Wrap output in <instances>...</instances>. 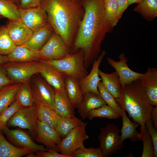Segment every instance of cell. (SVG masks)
<instances>
[{
	"label": "cell",
	"instance_id": "obj_1",
	"mask_svg": "<svg viewBox=\"0 0 157 157\" xmlns=\"http://www.w3.org/2000/svg\"><path fill=\"white\" fill-rule=\"evenodd\" d=\"M80 1L84 14L70 51L71 53L79 49L84 51V66L87 68L101 53V43L113 28L105 16L104 0Z\"/></svg>",
	"mask_w": 157,
	"mask_h": 157
},
{
	"label": "cell",
	"instance_id": "obj_2",
	"mask_svg": "<svg viewBox=\"0 0 157 157\" xmlns=\"http://www.w3.org/2000/svg\"><path fill=\"white\" fill-rule=\"evenodd\" d=\"M40 6L49 23L70 50L84 14L80 0H42Z\"/></svg>",
	"mask_w": 157,
	"mask_h": 157
},
{
	"label": "cell",
	"instance_id": "obj_3",
	"mask_svg": "<svg viewBox=\"0 0 157 157\" xmlns=\"http://www.w3.org/2000/svg\"><path fill=\"white\" fill-rule=\"evenodd\" d=\"M122 109L127 111L133 121L140 126V135L146 128L145 123L151 118L153 106L148 100L145 90L140 80L121 88V96L116 101Z\"/></svg>",
	"mask_w": 157,
	"mask_h": 157
},
{
	"label": "cell",
	"instance_id": "obj_4",
	"mask_svg": "<svg viewBox=\"0 0 157 157\" xmlns=\"http://www.w3.org/2000/svg\"><path fill=\"white\" fill-rule=\"evenodd\" d=\"M40 60L49 65L66 76L80 81L88 74L84 66V51L79 49L62 58Z\"/></svg>",
	"mask_w": 157,
	"mask_h": 157
},
{
	"label": "cell",
	"instance_id": "obj_5",
	"mask_svg": "<svg viewBox=\"0 0 157 157\" xmlns=\"http://www.w3.org/2000/svg\"><path fill=\"white\" fill-rule=\"evenodd\" d=\"M42 65L40 60L28 62H10L2 65L14 83L30 81L34 75L40 74Z\"/></svg>",
	"mask_w": 157,
	"mask_h": 157
},
{
	"label": "cell",
	"instance_id": "obj_6",
	"mask_svg": "<svg viewBox=\"0 0 157 157\" xmlns=\"http://www.w3.org/2000/svg\"><path fill=\"white\" fill-rule=\"evenodd\" d=\"M100 133L98 138L100 143L99 148L104 157H108L122 150L123 142L121 140L118 127L113 124L108 123L100 129Z\"/></svg>",
	"mask_w": 157,
	"mask_h": 157
},
{
	"label": "cell",
	"instance_id": "obj_7",
	"mask_svg": "<svg viewBox=\"0 0 157 157\" xmlns=\"http://www.w3.org/2000/svg\"><path fill=\"white\" fill-rule=\"evenodd\" d=\"M38 120L34 104L29 107H20L8 121L7 126L28 129L33 139H35Z\"/></svg>",
	"mask_w": 157,
	"mask_h": 157
},
{
	"label": "cell",
	"instance_id": "obj_8",
	"mask_svg": "<svg viewBox=\"0 0 157 157\" xmlns=\"http://www.w3.org/2000/svg\"><path fill=\"white\" fill-rule=\"evenodd\" d=\"M39 74L31 78L30 85L34 103L55 110V91Z\"/></svg>",
	"mask_w": 157,
	"mask_h": 157
},
{
	"label": "cell",
	"instance_id": "obj_9",
	"mask_svg": "<svg viewBox=\"0 0 157 157\" xmlns=\"http://www.w3.org/2000/svg\"><path fill=\"white\" fill-rule=\"evenodd\" d=\"M87 124L84 123L70 131L58 144L57 151L71 157V155L76 150L85 147L84 142L89 138L85 131Z\"/></svg>",
	"mask_w": 157,
	"mask_h": 157
},
{
	"label": "cell",
	"instance_id": "obj_10",
	"mask_svg": "<svg viewBox=\"0 0 157 157\" xmlns=\"http://www.w3.org/2000/svg\"><path fill=\"white\" fill-rule=\"evenodd\" d=\"M71 53L61 37L53 31L40 50V60L61 59Z\"/></svg>",
	"mask_w": 157,
	"mask_h": 157
},
{
	"label": "cell",
	"instance_id": "obj_11",
	"mask_svg": "<svg viewBox=\"0 0 157 157\" xmlns=\"http://www.w3.org/2000/svg\"><path fill=\"white\" fill-rule=\"evenodd\" d=\"M1 131L5 135L8 142L17 147L32 149L35 153L48 150L43 145L35 143L28 133L22 129H10L6 126Z\"/></svg>",
	"mask_w": 157,
	"mask_h": 157
},
{
	"label": "cell",
	"instance_id": "obj_12",
	"mask_svg": "<svg viewBox=\"0 0 157 157\" xmlns=\"http://www.w3.org/2000/svg\"><path fill=\"white\" fill-rule=\"evenodd\" d=\"M19 10L21 20L33 32L49 24L47 13L40 6L25 9L19 8Z\"/></svg>",
	"mask_w": 157,
	"mask_h": 157
},
{
	"label": "cell",
	"instance_id": "obj_13",
	"mask_svg": "<svg viewBox=\"0 0 157 157\" xmlns=\"http://www.w3.org/2000/svg\"><path fill=\"white\" fill-rule=\"evenodd\" d=\"M119 58V60L116 61L112 58H106L108 63L114 68L117 74L121 88L124 85L135 81L140 80L142 74L135 72L129 67L127 62L128 61L124 53H120Z\"/></svg>",
	"mask_w": 157,
	"mask_h": 157
},
{
	"label": "cell",
	"instance_id": "obj_14",
	"mask_svg": "<svg viewBox=\"0 0 157 157\" xmlns=\"http://www.w3.org/2000/svg\"><path fill=\"white\" fill-rule=\"evenodd\" d=\"M35 140L44 145L47 149L57 151V145L62 138L55 129L38 120Z\"/></svg>",
	"mask_w": 157,
	"mask_h": 157
},
{
	"label": "cell",
	"instance_id": "obj_15",
	"mask_svg": "<svg viewBox=\"0 0 157 157\" xmlns=\"http://www.w3.org/2000/svg\"><path fill=\"white\" fill-rule=\"evenodd\" d=\"M106 54L103 50L92 63V67L89 74L83 79L79 81L83 95L90 92L100 96L98 85L101 79L99 77V67Z\"/></svg>",
	"mask_w": 157,
	"mask_h": 157
},
{
	"label": "cell",
	"instance_id": "obj_16",
	"mask_svg": "<svg viewBox=\"0 0 157 157\" xmlns=\"http://www.w3.org/2000/svg\"><path fill=\"white\" fill-rule=\"evenodd\" d=\"M42 61V65L40 73V75L52 87L55 91L59 93H66L65 88L66 75Z\"/></svg>",
	"mask_w": 157,
	"mask_h": 157
},
{
	"label": "cell",
	"instance_id": "obj_17",
	"mask_svg": "<svg viewBox=\"0 0 157 157\" xmlns=\"http://www.w3.org/2000/svg\"><path fill=\"white\" fill-rule=\"evenodd\" d=\"M5 26L10 37L17 46L25 44L30 38L33 32L21 19L9 20Z\"/></svg>",
	"mask_w": 157,
	"mask_h": 157
},
{
	"label": "cell",
	"instance_id": "obj_18",
	"mask_svg": "<svg viewBox=\"0 0 157 157\" xmlns=\"http://www.w3.org/2000/svg\"><path fill=\"white\" fill-rule=\"evenodd\" d=\"M145 90L149 103L157 106V69L149 67L140 79Z\"/></svg>",
	"mask_w": 157,
	"mask_h": 157
},
{
	"label": "cell",
	"instance_id": "obj_19",
	"mask_svg": "<svg viewBox=\"0 0 157 157\" xmlns=\"http://www.w3.org/2000/svg\"><path fill=\"white\" fill-rule=\"evenodd\" d=\"M107 104L100 96L92 92H88L83 95L82 99L78 107V112L83 119L88 118L91 110Z\"/></svg>",
	"mask_w": 157,
	"mask_h": 157
},
{
	"label": "cell",
	"instance_id": "obj_20",
	"mask_svg": "<svg viewBox=\"0 0 157 157\" xmlns=\"http://www.w3.org/2000/svg\"><path fill=\"white\" fill-rule=\"evenodd\" d=\"M7 56L10 62H28L41 59L40 50H33L23 45L17 46Z\"/></svg>",
	"mask_w": 157,
	"mask_h": 157
},
{
	"label": "cell",
	"instance_id": "obj_21",
	"mask_svg": "<svg viewBox=\"0 0 157 157\" xmlns=\"http://www.w3.org/2000/svg\"><path fill=\"white\" fill-rule=\"evenodd\" d=\"M53 31V27L49 23L33 32L28 41L22 45L33 50L40 51L48 39Z\"/></svg>",
	"mask_w": 157,
	"mask_h": 157
},
{
	"label": "cell",
	"instance_id": "obj_22",
	"mask_svg": "<svg viewBox=\"0 0 157 157\" xmlns=\"http://www.w3.org/2000/svg\"><path fill=\"white\" fill-rule=\"evenodd\" d=\"M99 74L101 77V82L103 86L116 101L118 100L121 96V86L119 76L116 72L108 74L99 69Z\"/></svg>",
	"mask_w": 157,
	"mask_h": 157
},
{
	"label": "cell",
	"instance_id": "obj_23",
	"mask_svg": "<svg viewBox=\"0 0 157 157\" xmlns=\"http://www.w3.org/2000/svg\"><path fill=\"white\" fill-rule=\"evenodd\" d=\"M121 114L122 120V126L120 136L121 140L123 142L125 140L129 138L133 142L141 141L140 133L136 130L137 128L139 125L131 121L128 118L124 110L122 109Z\"/></svg>",
	"mask_w": 157,
	"mask_h": 157
},
{
	"label": "cell",
	"instance_id": "obj_24",
	"mask_svg": "<svg viewBox=\"0 0 157 157\" xmlns=\"http://www.w3.org/2000/svg\"><path fill=\"white\" fill-rule=\"evenodd\" d=\"M65 88L69 101L74 109L77 108L83 95L79 80L74 78L66 76Z\"/></svg>",
	"mask_w": 157,
	"mask_h": 157
},
{
	"label": "cell",
	"instance_id": "obj_25",
	"mask_svg": "<svg viewBox=\"0 0 157 157\" xmlns=\"http://www.w3.org/2000/svg\"><path fill=\"white\" fill-rule=\"evenodd\" d=\"M33 152L35 153L33 150L20 148L13 145L6 139L0 131V157H21Z\"/></svg>",
	"mask_w": 157,
	"mask_h": 157
},
{
	"label": "cell",
	"instance_id": "obj_26",
	"mask_svg": "<svg viewBox=\"0 0 157 157\" xmlns=\"http://www.w3.org/2000/svg\"><path fill=\"white\" fill-rule=\"evenodd\" d=\"M55 111L62 117L75 116L74 108L69 101L66 93L55 91Z\"/></svg>",
	"mask_w": 157,
	"mask_h": 157
},
{
	"label": "cell",
	"instance_id": "obj_27",
	"mask_svg": "<svg viewBox=\"0 0 157 157\" xmlns=\"http://www.w3.org/2000/svg\"><path fill=\"white\" fill-rule=\"evenodd\" d=\"M35 104L38 120L55 129L61 117L51 109L36 103Z\"/></svg>",
	"mask_w": 157,
	"mask_h": 157
},
{
	"label": "cell",
	"instance_id": "obj_28",
	"mask_svg": "<svg viewBox=\"0 0 157 157\" xmlns=\"http://www.w3.org/2000/svg\"><path fill=\"white\" fill-rule=\"evenodd\" d=\"M22 84L14 83L0 90V114L15 100V95Z\"/></svg>",
	"mask_w": 157,
	"mask_h": 157
},
{
	"label": "cell",
	"instance_id": "obj_29",
	"mask_svg": "<svg viewBox=\"0 0 157 157\" xmlns=\"http://www.w3.org/2000/svg\"><path fill=\"white\" fill-rule=\"evenodd\" d=\"M84 122L75 116L60 118L55 129L62 139L70 131Z\"/></svg>",
	"mask_w": 157,
	"mask_h": 157
},
{
	"label": "cell",
	"instance_id": "obj_30",
	"mask_svg": "<svg viewBox=\"0 0 157 157\" xmlns=\"http://www.w3.org/2000/svg\"><path fill=\"white\" fill-rule=\"evenodd\" d=\"M133 10L140 14L146 20L151 21L157 17V0H142Z\"/></svg>",
	"mask_w": 157,
	"mask_h": 157
},
{
	"label": "cell",
	"instance_id": "obj_31",
	"mask_svg": "<svg viewBox=\"0 0 157 157\" xmlns=\"http://www.w3.org/2000/svg\"><path fill=\"white\" fill-rule=\"evenodd\" d=\"M15 99L18 101L21 107L27 108L34 105L35 103L30 81L22 83L16 93Z\"/></svg>",
	"mask_w": 157,
	"mask_h": 157
},
{
	"label": "cell",
	"instance_id": "obj_32",
	"mask_svg": "<svg viewBox=\"0 0 157 157\" xmlns=\"http://www.w3.org/2000/svg\"><path fill=\"white\" fill-rule=\"evenodd\" d=\"M19 8L13 0H0V15L9 20L20 19Z\"/></svg>",
	"mask_w": 157,
	"mask_h": 157
},
{
	"label": "cell",
	"instance_id": "obj_33",
	"mask_svg": "<svg viewBox=\"0 0 157 157\" xmlns=\"http://www.w3.org/2000/svg\"><path fill=\"white\" fill-rule=\"evenodd\" d=\"M104 8L106 18L110 25L113 28L118 22L117 1L115 0H104Z\"/></svg>",
	"mask_w": 157,
	"mask_h": 157
},
{
	"label": "cell",
	"instance_id": "obj_34",
	"mask_svg": "<svg viewBox=\"0 0 157 157\" xmlns=\"http://www.w3.org/2000/svg\"><path fill=\"white\" fill-rule=\"evenodd\" d=\"M17 45L10 37L5 25L0 26V55L7 56Z\"/></svg>",
	"mask_w": 157,
	"mask_h": 157
},
{
	"label": "cell",
	"instance_id": "obj_35",
	"mask_svg": "<svg viewBox=\"0 0 157 157\" xmlns=\"http://www.w3.org/2000/svg\"><path fill=\"white\" fill-rule=\"evenodd\" d=\"M121 115L107 104L94 109L90 112L88 118L90 120L98 117L108 119H116L119 118Z\"/></svg>",
	"mask_w": 157,
	"mask_h": 157
},
{
	"label": "cell",
	"instance_id": "obj_36",
	"mask_svg": "<svg viewBox=\"0 0 157 157\" xmlns=\"http://www.w3.org/2000/svg\"><path fill=\"white\" fill-rule=\"evenodd\" d=\"M98 88L101 97L105 101L106 104L121 115L122 109L115 99L103 86L101 81L99 83Z\"/></svg>",
	"mask_w": 157,
	"mask_h": 157
},
{
	"label": "cell",
	"instance_id": "obj_37",
	"mask_svg": "<svg viewBox=\"0 0 157 157\" xmlns=\"http://www.w3.org/2000/svg\"><path fill=\"white\" fill-rule=\"evenodd\" d=\"M20 107L18 101L15 99L8 107L0 114V131L3 127L7 126L8 121Z\"/></svg>",
	"mask_w": 157,
	"mask_h": 157
},
{
	"label": "cell",
	"instance_id": "obj_38",
	"mask_svg": "<svg viewBox=\"0 0 157 157\" xmlns=\"http://www.w3.org/2000/svg\"><path fill=\"white\" fill-rule=\"evenodd\" d=\"M143 149L142 157H154V151L152 142L150 135L146 128L142 135Z\"/></svg>",
	"mask_w": 157,
	"mask_h": 157
},
{
	"label": "cell",
	"instance_id": "obj_39",
	"mask_svg": "<svg viewBox=\"0 0 157 157\" xmlns=\"http://www.w3.org/2000/svg\"><path fill=\"white\" fill-rule=\"evenodd\" d=\"M70 156L71 157H104L99 148H86L85 147L77 149Z\"/></svg>",
	"mask_w": 157,
	"mask_h": 157
},
{
	"label": "cell",
	"instance_id": "obj_40",
	"mask_svg": "<svg viewBox=\"0 0 157 157\" xmlns=\"http://www.w3.org/2000/svg\"><path fill=\"white\" fill-rule=\"evenodd\" d=\"M146 127L151 138L154 151V157L157 156V133L153 126L151 119L148 120L145 123Z\"/></svg>",
	"mask_w": 157,
	"mask_h": 157
},
{
	"label": "cell",
	"instance_id": "obj_41",
	"mask_svg": "<svg viewBox=\"0 0 157 157\" xmlns=\"http://www.w3.org/2000/svg\"><path fill=\"white\" fill-rule=\"evenodd\" d=\"M14 83L8 76L2 65H0V90L6 86Z\"/></svg>",
	"mask_w": 157,
	"mask_h": 157
},
{
	"label": "cell",
	"instance_id": "obj_42",
	"mask_svg": "<svg viewBox=\"0 0 157 157\" xmlns=\"http://www.w3.org/2000/svg\"><path fill=\"white\" fill-rule=\"evenodd\" d=\"M42 0H19V8L25 9L40 6Z\"/></svg>",
	"mask_w": 157,
	"mask_h": 157
},
{
	"label": "cell",
	"instance_id": "obj_43",
	"mask_svg": "<svg viewBox=\"0 0 157 157\" xmlns=\"http://www.w3.org/2000/svg\"><path fill=\"white\" fill-rule=\"evenodd\" d=\"M36 154L37 157H68L67 156L59 153L56 150L52 149L39 151Z\"/></svg>",
	"mask_w": 157,
	"mask_h": 157
},
{
	"label": "cell",
	"instance_id": "obj_44",
	"mask_svg": "<svg viewBox=\"0 0 157 157\" xmlns=\"http://www.w3.org/2000/svg\"><path fill=\"white\" fill-rule=\"evenodd\" d=\"M118 6L117 20L118 21L125 10L129 6L128 0H118L117 1Z\"/></svg>",
	"mask_w": 157,
	"mask_h": 157
},
{
	"label": "cell",
	"instance_id": "obj_45",
	"mask_svg": "<svg viewBox=\"0 0 157 157\" xmlns=\"http://www.w3.org/2000/svg\"><path fill=\"white\" fill-rule=\"evenodd\" d=\"M151 118L155 129L157 130V106L153 107L151 113Z\"/></svg>",
	"mask_w": 157,
	"mask_h": 157
},
{
	"label": "cell",
	"instance_id": "obj_46",
	"mask_svg": "<svg viewBox=\"0 0 157 157\" xmlns=\"http://www.w3.org/2000/svg\"><path fill=\"white\" fill-rule=\"evenodd\" d=\"M8 62L7 56L0 55V65H3Z\"/></svg>",
	"mask_w": 157,
	"mask_h": 157
},
{
	"label": "cell",
	"instance_id": "obj_47",
	"mask_svg": "<svg viewBox=\"0 0 157 157\" xmlns=\"http://www.w3.org/2000/svg\"><path fill=\"white\" fill-rule=\"evenodd\" d=\"M142 1V0H128L129 6L135 3L139 4Z\"/></svg>",
	"mask_w": 157,
	"mask_h": 157
},
{
	"label": "cell",
	"instance_id": "obj_48",
	"mask_svg": "<svg viewBox=\"0 0 157 157\" xmlns=\"http://www.w3.org/2000/svg\"><path fill=\"white\" fill-rule=\"evenodd\" d=\"M34 152H31L29 154L27 155L26 156V157H36V155H35L34 154Z\"/></svg>",
	"mask_w": 157,
	"mask_h": 157
},
{
	"label": "cell",
	"instance_id": "obj_49",
	"mask_svg": "<svg viewBox=\"0 0 157 157\" xmlns=\"http://www.w3.org/2000/svg\"><path fill=\"white\" fill-rule=\"evenodd\" d=\"M13 1L17 5L19 3V0H13Z\"/></svg>",
	"mask_w": 157,
	"mask_h": 157
},
{
	"label": "cell",
	"instance_id": "obj_50",
	"mask_svg": "<svg viewBox=\"0 0 157 157\" xmlns=\"http://www.w3.org/2000/svg\"><path fill=\"white\" fill-rule=\"evenodd\" d=\"M3 17L2 16H1V15H0V19H1V18H3Z\"/></svg>",
	"mask_w": 157,
	"mask_h": 157
},
{
	"label": "cell",
	"instance_id": "obj_51",
	"mask_svg": "<svg viewBox=\"0 0 157 157\" xmlns=\"http://www.w3.org/2000/svg\"><path fill=\"white\" fill-rule=\"evenodd\" d=\"M115 0V1H117L118 0Z\"/></svg>",
	"mask_w": 157,
	"mask_h": 157
}]
</instances>
